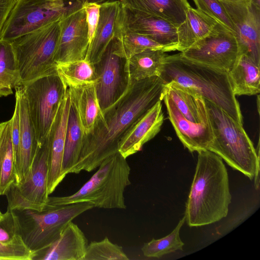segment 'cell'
I'll use <instances>...</instances> for the list:
<instances>
[{"label":"cell","instance_id":"836d02e7","mask_svg":"<svg viewBox=\"0 0 260 260\" xmlns=\"http://www.w3.org/2000/svg\"><path fill=\"white\" fill-rule=\"evenodd\" d=\"M121 246L112 243L108 237L88 244L83 260H128Z\"/></svg>","mask_w":260,"mask_h":260},{"label":"cell","instance_id":"74e56055","mask_svg":"<svg viewBox=\"0 0 260 260\" xmlns=\"http://www.w3.org/2000/svg\"><path fill=\"white\" fill-rule=\"evenodd\" d=\"M83 7L86 13V20L88 30V39L89 43H90L99 21L100 4L87 3L83 4Z\"/></svg>","mask_w":260,"mask_h":260},{"label":"cell","instance_id":"277c9868","mask_svg":"<svg viewBox=\"0 0 260 260\" xmlns=\"http://www.w3.org/2000/svg\"><path fill=\"white\" fill-rule=\"evenodd\" d=\"M92 177L75 193L64 197H49L47 203L62 206L87 202L94 207L125 209L124 192L131 183V168L119 152L102 162Z\"/></svg>","mask_w":260,"mask_h":260},{"label":"cell","instance_id":"d4e9b609","mask_svg":"<svg viewBox=\"0 0 260 260\" xmlns=\"http://www.w3.org/2000/svg\"><path fill=\"white\" fill-rule=\"evenodd\" d=\"M217 22L207 15L190 6L185 20L177 27V50L182 52L207 36Z\"/></svg>","mask_w":260,"mask_h":260},{"label":"cell","instance_id":"3957f363","mask_svg":"<svg viewBox=\"0 0 260 260\" xmlns=\"http://www.w3.org/2000/svg\"><path fill=\"white\" fill-rule=\"evenodd\" d=\"M160 77L166 83L173 81L196 92L243 125L240 104L228 72L190 60L179 53L166 55Z\"/></svg>","mask_w":260,"mask_h":260},{"label":"cell","instance_id":"60d3db41","mask_svg":"<svg viewBox=\"0 0 260 260\" xmlns=\"http://www.w3.org/2000/svg\"><path fill=\"white\" fill-rule=\"evenodd\" d=\"M3 213L0 211V218L2 216Z\"/></svg>","mask_w":260,"mask_h":260},{"label":"cell","instance_id":"4fadbf2b","mask_svg":"<svg viewBox=\"0 0 260 260\" xmlns=\"http://www.w3.org/2000/svg\"><path fill=\"white\" fill-rule=\"evenodd\" d=\"M126 61L115 52L114 36L100 60L93 64L97 76L96 93L102 112L118 100L129 86L131 80L126 69Z\"/></svg>","mask_w":260,"mask_h":260},{"label":"cell","instance_id":"52a82bcc","mask_svg":"<svg viewBox=\"0 0 260 260\" xmlns=\"http://www.w3.org/2000/svg\"><path fill=\"white\" fill-rule=\"evenodd\" d=\"M60 20L10 42L19 68L21 85L57 71L54 57L59 37Z\"/></svg>","mask_w":260,"mask_h":260},{"label":"cell","instance_id":"1f68e13d","mask_svg":"<svg viewBox=\"0 0 260 260\" xmlns=\"http://www.w3.org/2000/svg\"><path fill=\"white\" fill-rule=\"evenodd\" d=\"M115 37L116 53L126 59L147 49H160L165 52L162 46L142 35L122 32L115 34Z\"/></svg>","mask_w":260,"mask_h":260},{"label":"cell","instance_id":"5bb4252c","mask_svg":"<svg viewBox=\"0 0 260 260\" xmlns=\"http://www.w3.org/2000/svg\"><path fill=\"white\" fill-rule=\"evenodd\" d=\"M130 32L145 36L164 47L165 52L177 50V27L159 17L122 6L116 17L114 32Z\"/></svg>","mask_w":260,"mask_h":260},{"label":"cell","instance_id":"44dd1931","mask_svg":"<svg viewBox=\"0 0 260 260\" xmlns=\"http://www.w3.org/2000/svg\"><path fill=\"white\" fill-rule=\"evenodd\" d=\"M120 6L119 0L108 1L100 4L99 21L85 58L92 64L100 60L107 46L115 36V24Z\"/></svg>","mask_w":260,"mask_h":260},{"label":"cell","instance_id":"cb8c5ba5","mask_svg":"<svg viewBox=\"0 0 260 260\" xmlns=\"http://www.w3.org/2000/svg\"><path fill=\"white\" fill-rule=\"evenodd\" d=\"M260 66L245 54H239L228 72L231 87L235 95H253L260 92Z\"/></svg>","mask_w":260,"mask_h":260},{"label":"cell","instance_id":"484cf974","mask_svg":"<svg viewBox=\"0 0 260 260\" xmlns=\"http://www.w3.org/2000/svg\"><path fill=\"white\" fill-rule=\"evenodd\" d=\"M68 88L70 96L76 105L84 135H87L92 130L102 113L96 96L95 83Z\"/></svg>","mask_w":260,"mask_h":260},{"label":"cell","instance_id":"5b68a950","mask_svg":"<svg viewBox=\"0 0 260 260\" xmlns=\"http://www.w3.org/2000/svg\"><path fill=\"white\" fill-rule=\"evenodd\" d=\"M205 100L214 139L209 150L223 159L230 166L241 172L258 187L259 155L243 125L210 101Z\"/></svg>","mask_w":260,"mask_h":260},{"label":"cell","instance_id":"7a4b0ae2","mask_svg":"<svg viewBox=\"0 0 260 260\" xmlns=\"http://www.w3.org/2000/svg\"><path fill=\"white\" fill-rule=\"evenodd\" d=\"M198 153L184 214L189 226L213 223L225 217L232 199L228 174L222 159L208 150Z\"/></svg>","mask_w":260,"mask_h":260},{"label":"cell","instance_id":"d6986e66","mask_svg":"<svg viewBox=\"0 0 260 260\" xmlns=\"http://www.w3.org/2000/svg\"><path fill=\"white\" fill-rule=\"evenodd\" d=\"M15 93L19 100L20 139L19 156L15 164V181L18 183L29 169L39 143L28 112L22 85L16 87Z\"/></svg>","mask_w":260,"mask_h":260},{"label":"cell","instance_id":"6da1fadb","mask_svg":"<svg viewBox=\"0 0 260 260\" xmlns=\"http://www.w3.org/2000/svg\"><path fill=\"white\" fill-rule=\"evenodd\" d=\"M165 86L160 77L131 80L124 94L102 112L92 130L84 135L78 160L70 173L91 172L118 152L124 136L158 101L163 100Z\"/></svg>","mask_w":260,"mask_h":260},{"label":"cell","instance_id":"8992f818","mask_svg":"<svg viewBox=\"0 0 260 260\" xmlns=\"http://www.w3.org/2000/svg\"><path fill=\"white\" fill-rule=\"evenodd\" d=\"M93 208L92 204L87 202L62 206L47 203L40 211L24 210L15 212L18 217L20 235L24 242L36 252L57 239L70 222Z\"/></svg>","mask_w":260,"mask_h":260},{"label":"cell","instance_id":"f35d334b","mask_svg":"<svg viewBox=\"0 0 260 260\" xmlns=\"http://www.w3.org/2000/svg\"><path fill=\"white\" fill-rule=\"evenodd\" d=\"M17 0H0V34L3 25Z\"/></svg>","mask_w":260,"mask_h":260},{"label":"cell","instance_id":"b9f144b4","mask_svg":"<svg viewBox=\"0 0 260 260\" xmlns=\"http://www.w3.org/2000/svg\"><path fill=\"white\" fill-rule=\"evenodd\" d=\"M229 1H241V0H229Z\"/></svg>","mask_w":260,"mask_h":260},{"label":"cell","instance_id":"30bf717a","mask_svg":"<svg viewBox=\"0 0 260 260\" xmlns=\"http://www.w3.org/2000/svg\"><path fill=\"white\" fill-rule=\"evenodd\" d=\"M69 5L67 0H17L3 25L0 40L11 42L60 20Z\"/></svg>","mask_w":260,"mask_h":260},{"label":"cell","instance_id":"ab89813d","mask_svg":"<svg viewBox=\"0 0 260 260\" xmlns=\"http://www.w3.org/2000/svg\"><path fill=\"white\" fill-rule=\"evenodd\" d=\"M80 2L83 4L87 3H96L98 4H101L104 2L113 1V0H76Z\"/></svg>","mask_w":260,"mask_h":260},{"label":"cell","instance_id":"d590c367","mask_svg":"<svg viewBox=\"0 0 260 260\" xmlns=\"http://www.w3.org/2000/svg\"><path fill=\"white\" fill-rule=\"evenodd\" d=\"M34 255L21 237L10 242H0V260H32Z\"/></svg>","mask_w":260,"mask_h":260},{"label":"cell","instance_id":"603a6c76","mask_svg":"<svg viewBox=\"0 0 260 260\" xmlns=\"http://www.w3.org/2000/svg\"><path fill=\"white\" fill-rule=\"evenodd\" d=\"M121 5L170 22L177 27L186 19L190 6L187 0H119Z\"/></svg>","mask_w":260,"mask_h":260},{"label":"cell","instance_id":"ffe728a7","mask_svg":"<svg viewBox=\"0 0 260 260\" xmlns=\"http://www.w3.org/2000/svg\"><path fill=\"white\" fill-rule=\"evenodd\" d=\"M164 121L161 101H159L124 136L119 143L118 152L126 158L140 151L159 133Z\"/></svg>","mask_w":260,"mask_h":260},{"label":"cell","instance_id":"83f0119b","mask_svg":"<svg viewBox=\"0 0 260 260\" xmlns=\"http://www.w3.org/2000/svg\"><path fill=\"white\" fill-rule=\"evenodd\" d=\"M167 54L160 49H147L127 59L126 69L129 79L139 81L160 77Z\"/></svg>","mask_w":260,"mask_h":260},{"label":"cell","instance_id":"d6a6232c","mask_svg":"<svg viewBox=\"0 0 260 260\" xmlns=\"http://www.w3.org/2000/svg\"><path fill=\"white\" fill-rule=\"evenodd\" d=\"M185 221L184 216L169 235L144 243L141 249L143 255L147 257L160 258L176 250H183L184 244L180 238V231Z\"/></svg>","mask_w":260,"mask_h":260},{"label":"cell","instance_id":"ac0fdd59","mask_svg":"<svg viewBox=\"0 0 260 260\" xmlns=\"http://www.w3.org/2000/svg\"><path fill=\"white\" fill-rule=\"evenodd\" d=\"M88 244L84 233L77 224L71 221L57 239L35 252L32 260H83Z\"/></svg>","mask_w":260,"mask_h":260},{"label":"cell","instance_id":"ba28073f","mask_svg":"<svg viewBox=\"0 0 260 260\" xmlns=\"http://www.w3.org/2000/svg\"><path fill=\"white\" fill-rule=\"evenodd\" d=\"M38 141L47 137L67 86L57 71L22 85Z\"/></svg>","mask_w":260,"mask_h":260},{"label":"cell","instance_id":"e575fe53","mask_svg":"<svg viewBox=\"0 0 260 260\" xmlns=\"http://www.w3.org/2000/svg\"><path fill=\"white\" fill-rule=\"evenodd\" d=\"M197 9L225 26L235 35V28L229 15L219 0H193Z\"/></svg>","mask_w":260,"mask_h":260},{"label":"cell","instance_id":"f1b7e54d","mask_svg":"<svg viewBox=\"0 0 260 260\" xmlns=\"http://www.w3.org/2000/svg\"><path fill=\"white\" fill-rule=\"evenodd\" d=\"M15 181L11 120L0 123V195H5Z\"/></svg>","mask_w":260,"mask_h":260},{"label":"cell","instance_id":"9c48e42d","mask_svg":"<svg viewBox=\"0 0 260 260\" xmlns=\"http://www.w3.org/2000/svg\"><path fill=\"white\" fill-rule=\"evenodd\" d=\"M49 147L48 138L39 144L32 163L24 177L13 183L5 194L8 208L16 211H41L48 202Z\"/></svg>","mask_w":260,"mask_h":260},{"label":"cell","instance_id":"8d00e7d4","mask_svg":"<svg viewBox=\"0 0 260 260\" xmlns=\"http://www.w3.org/2000/svg\"><path fill=\"white\" fill-rule=\"evenodd\" d=\"M20 237L18 216L15 211L7 209L0 218V242H10Z\"/></svg>","mask_w":260,"mask_h":260},{"label":"cell","instance_id":"4dcf8cb0","mask_svg":"<svg viewBox=\"0 0 260 260\" xmlns=\"http://www.w3.org/2000/svg\"><path fill=\"white\" fill-rule=\"evenodd\" d=\"M56 70L68 87L95 83L97 81L94 66L86 59L57 63Z\"/></svg>","mask_w":260,"mask_h":260},{"label":"cell","instance_id":"2e32d148","mask_svg":"<svg viewBox=\"0 0 260 260\" xmlns=\"http://www.w3.org/2000/svg\"><path fill=\"white\" fill-rule=\"evenodd\" d=\"M70 103V95L68 88L47 136L49 147V194L55 190L65 177L62 174V165Z\"/></svg>","mask_w":260,"mask_h":260},{"label":"cell","instance_id":"e0dca14e","mask_svg":"<svg viewBox=\"0 0 260 260\" xmlns=\"http://www.w3.org/2000/svg\"><path fill=\"white\" fill-rule=\"evenodd\" d=\"M162 100L169 119L184 146L191 152L208 150L214 139L211 122L195 123L187 120L176 107L166 89Z\"/></svg>","mask_w":260,"mask_h":260},{"label":"cell","instance_id":"4316f807","mask_svg":"<svg viewBox=\"0 0 260 260\" xmlns=\"http://www.w3.org/2000/svg\"><path fill=\"white\" fill-rule=\"evenodd\" d=\"M70 101L62 165L64 177L78 160L84 136L76 105L71 96Z\"/></svg>","mask_w":260,"mask_h":260},{"label":"cell","instance_id":"f546056e","mask_svg":"<svg viewBox=\"0 0 260 260\" xmlns=\"http://www.w3.org/2000/svg\"><path fill=\"white\" fill-rule=\"evenodd\" d=\"M21 85L18 66L11 43L0 40V98L13 93Z\"/></svg>","mask_w":260,"mask_h":260},{"label":"cell","instance_id":"9a60e30c","mask_svg":"<svg viewBox=\"0 0 260 260\" xmlns=\"http://www.w3.org/2000/svg\"><path fill=\"white\" fill-rule=\"evenodd\" d=\"M219 1L233 23L239 54L260 66V7L251 0Z\"/></svg>","mask_w":260,"mask_h":260},{"label":"cell","instance_id":"8fae6325","mask_svg":"<svg viewBox=\"0 0 260 260\" xmlns=\"http://www.w3.org/2000/svg\"><path fill=\"white\" fill-rule=\"evenodd\" d=\"M180 53L190 60L228 73L239 55L235 34L218 22L207 36Z\"/></svg>","mask_w":260,"mask_h":260},{"label":"cell","instance_id":"7c38bea8","mask_svg":"<svg viewBox=\"0 0 260 260\" xmlns=\"http://www.w3.org/2000/svg\"><path fill=\"white\" fill-rule=\"evenodd\" d=\"M83 4L74 0L60 20V34L54 60L56 64L86 58L89 46Z\"/></svg>","mask_w":260,"mask_h":260},{"label":"cell","instance_id":"7402d4cb","mask_svg":"<svg viewBox=\"0 0 260 260\" xmlns=\"http://www.w3.org/2000/svg\"><path fill=\"white\" fill-rule=\"evenodd\" d=\"M167 93L181 113L195 123H210L205 99L196 92L174 81L166 83Z\"/></svg>","mask_w":260,"mask_h":260}]
</instances>
